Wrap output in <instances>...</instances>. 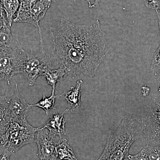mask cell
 <instances>
[{"label": "cell", "mask_w": 160, "mask_h": 160, "mask_svg": "<svg viewBox=\"0 0 160 160\" xmlns=\"http://www.w3.org/2000/svg\"><path fill=\"white\" fill-rule=\"evenodd\" d=\"M43 76L46 79V84L52 86V91H56L57 83L62 82L66 78V71L64 67L60 66L56 69H49Z\"/></svg>", "instance_id": "obj_13"}, {"label": "cell", "mask_w": 160, "mask_h": 160, "mask_svg": "<svg viewBox=\"0 0 160 160\" xmlns=\"http://www.w3.org/2000/svg\"><path fill=\"white\" fill-rule=\"evenodd\" d=\"M5 12L4 9L2 6V2L1 0H0V12Z\"/></svg>", "instance_id": "obj_26"}, {"label": "cell", "mask_w": 160, "mask_h": 160, "mask_svg": "<svg viewBox=\"0 0 160 160\" xmlns=\"http://www.w3.org/2000/svg\"><path fill=\"white\" fill-rule=\"evenodd\" d=\"M26 58L22 47L0 49V81L9 85L12 78L20 73Z\"/></svg>", "instance_id": "obj_5"}, {"label": "cell", "mask_w": 160, "mask_h": 160, "mask_svg": "<svg viewBox=\"0 0 160 160\" xmlns=\"http://www.w3.org/2000/svg\"><path fill=\"white\" fill-rule=\"evenodd\" d=\"M35 142L38 148L37 155L40 160H57L54 136L44 126L38 131Z\"/></svg>", "instance_id": "obj_9"}, {"label": "cell", "mask_w": 160, "mask_h": 160, "mask_svg": "<svg viewBox=\"0 0 160 160\" xmlns=\"http://www.w3.org/2000/svg\"><path fill=\"white\" fill-rule=\"evenodd\" d=\"M157 13L158 17V20L159 28V31L160 34V11H156Z\"/></svg>", "instance_id": "obj_25"}, {"label": "cell", "mask_w": 160, "mask_h": 160, "mask_svg": "<svg viewBox=\"0 0 160 160\" xmlns=\"http://www.w3.org/2000/svg\"><path fill=\"white\" fill-rule=\"evenodd\" d=\"M9 24L0 30V49L22 47L18 36L12 33Z\"/></svg>", "instance_id": "obj_11"}, {"label": "cell", "mask_w": 160, "mask_h": 160, "mask_svg": "<svg viewBox=\"0 0 160 160\" xmlns=\"http://www.w3.org/2000/svg\"><path fill=\"white\" fill-rule=\"evenodd\" d=\"M86 1H87L88 2V4H89V7H90L91 5V2H90V0H86Z\"/></svg>", "instance_id": "obj_27"}, {"label": "cell", "mask_w": 160, "mask_h": 160, "mask_svg": "<svg viewBox=\"0 0 160 160\" xmlns=\"http://www.w3.org/2000/svg\"><path fill=\"white\" fill-rule=\"evenodd\" d=\"M151 69L155 76L160 71V45L153 55Z\"/></svg>", "instance_id": "obj_18"}, {"label": "cell", "mask_w": 160, "mask_h": 160, "mask_svg": "<svg viewBox=\"0 0 160 160\" xmlns=\"http://www.w3.org/2000/svg\"><path fill=\"white\" fill-rule=\"evenodd\" d=\"M57 160H78L66 139H60L56 146Z\"/></svg>", "instance_id": "obj_14"}, {"label": "cell", "mask_w": 160, "mask_h": 160, "mask_svg": "<svg viewBox=\"0 0 160 160\" xmlns=\"http://www.w3.org/2000/svg\"><path fill=\"white\" fill-rule=\"evenodd\" d=\"M142 127L146 142H160V97L154 98L145 107Z\"/></svg>", "instance_id": "obj_7"}, {"label": "cell", "mask_w": 160, "mask_h": 160, "mask_svg": "<svg viewBox=\"0 0 160 160\" xmlns=\"http://www.w3.org/2000/svg\"><path fill=\"white\" fill-rule=\"evenodd\" d=\"M27 58L20 71L28 80L29 86H33L38 78L49 69L58 68L52 65L51 58L46 51L40 50L38 54L26 52Z\"/></svg>", "instance_id": "obj_6"}, {"label": "cell", "mask_w": 160, "mask_h": 160, "mask_svg": "<svg viewBox=\"0 0 160 160\" xmlns=\"http://www.w3.org/2000/svg\"><path fill=\"white\" fill-rule=\"evenodd\" d=\"M158 78V84L159 90L160 91V71L156 75Z\"/></svg>", "instance_id": "obj_24"}, {"label": "cell", "mask_w": 160, "mask_h": 160, "mask_svg": "<svg viewBox=\"0 0 160 160\" xmlns=\"http://www.w3.org/2000/svg\"><path fill=\"white\" fill-rule=\"evenodd\" d=\"M6 115L7 120L22 122L27 121L26 117L32 109L20 94L18 85H16L14 92L10 95L6 93Z\"/></svg>", "instance_id": "obj_8"}, {"label": "cell", "mask_w": 160, "mask_h": 160, "mask_svg": "<svg viewBox=\"0 0 160 160\" xmlns=\"http://www.w3.org/2000/svg\"><path fill=\"white\" fill-rule=\"evenodd\" d=\"M54 93L55 91H52L51 95L49 98L46 97V96L44 95L42 98L41 101L33 105L30 104V106L31 107L36 106L43 109L46 112V115H48L50 110L52 109H56L54 107L56 98L62 96L63 94V93L59 95H55Z\"/></svg>", "instance_id": "obj_16"}, {"label": "cell", "mask_w": 160, "mask_h": 160, "mask_svg": "<svg viewBox=\"0 0 160 160\" xmlns=\"http://www.w3.org/2000/svg\"><path fill=\"white\" fill-rule=\"evenodd\" d=\"M7 21L11 27L15 15L20 6L19 0H1Z\"/></svg>", "instance_id": "obj_15"}, {"label": "cell", "mask_w": 160, "mask_h": 160, "mask_svg": "<svg viewBox=\"0 0 160 160\" xmlns=\"http://www.w3.org/2000/svg\"><path fill=\"white\" fill-rule=\"evenodd\" d=\"M42 128L33 127L27 121L18 122L8 120L0 145H2L4 149L13 153L23 146L35 142L36 133Z\"/></svg>", "instance_id": "obj_3"}, {"label": "cell", "mask_w": 160, "mask_h": 160, "mask_svg": "<svg viewBox=\"0 0 160 160\" xmlns=\"http://www.w3.org/2000/svg\"><path fill=\"white\" fill-rule=\"evenodd\" d=\"M144 137L142 118H123L111 129L106 147L98 160H124L137 140Z\"/></svg>", "instance_id": "obj_2"}, {"label": "cell", "mask_w": 160, "mask_h": 160, "mask_svg": "<svg viewBox=\"0 0 160 160\" xmlns=\"http://www.w3.org/2000/svg\"><path fill=\"white\" fill-rule=\"evenodd\" d=\"M69 109L54 112L44 126L53 136H58L60 139H62V136L66 134L65 124L66 121L64 117V114Z\"/></svg>", "instance_id": "obj_10"}, {"label": "cell", "mask_w": 160, "mask_h": 160, "mask_svg": "<svg viewBox=\"0 0 160 160\" xmlns=\"http://www.w3.org/2000/svg\"><path fill=\"white\" fill-rule=\"evenodd\" d=\"M7 24H9L5 12H0V30Z\"/></svg>", "instance_id": "obj_21"}, {"label": "cell", "mask_w": 160, "mask_h": 160, "mask_svg": "<svg viewBox=\"0 0 160 160\" xmlns=\"http://www.w3.org/2000/svg\"><path fill=\"white\" fill-rule=\"evenodd\" d=\"M146 7L156 11H160V0H142Z\"/></svg>", "instance_id": "obj_20"}, {"label": "cell", "mask_w": 160, "mask_h": 160, "mask_svg": "<svg viewBox=\"0 0 160 160\" xmlns=\"http://www.w3.org/2000/svg\"><path fill=\"white\" fill-rule=\"evenodd\" d=\"M53 58L64 67L66 78L80 75L94 77L106 57L107 43L98 20L80 25L62 18L49 28Z\"/></svg>", "instance_id": "obj_1"}, {"label": "cell", "mask_w": 160, "mask_h": 160, "mask_svg": "<svg viewBox=\"0 0 160 160\" xmlns=\"http://www.w3.org/2000/svg\"><path fill=\"white\" fill-rule=\"evenodd\" d=\"M82 83V80H78L76 86L72 87L70 90L65 93V99L71 107L69 110L72 112H77L79 110L81 104V86Z\"/></svg>", "instance_id": "obj_12"}, {"label": "cell", "mask_w": 160, "mask_h": 160, "mask_svg": "<svg viewBox=\"0 0 160 160\" xmlns=\"http://www.w3.org/2000/svg\"><path fill=\"white\" fill-rule=\"evenodd\" d=\"M50 1H51L52 3H55L56 2L58 1H60V0H50Z\"/></svg>", "instance_id": "obj_28"}, {"label": "cell", "mask_w": 160, "mask_h": 160, "mask_svg": "<svg viewBox=\"0 0 160 160\" xmlns=\"http://www.w3.org/2000/svg\"><path fill=\"white\" fill-rule=\"evenodd\" d=\"M6 95H0V144L2 136L5 132L7 121L6 115Z\"/></svg>", "instance_id": "obj_17"}, {"label": "cell", "mask_w": 160, "mask_h": 160, "mask_svg": "<svg viewBox=\"0 0 160 160\" xmlns=\"http://www.w3.org/2000/svg\"><path fill=\"white\" fill-rule=\"evenodd\" d=\"M12 152L8 151L7 149H4V152L0 155V160H10V157Z\"/></svg>", "instance_id": "obj_22"}, {"label": "cell", "mask_w": 160, "mask_h": 160, "mask_svg": "<svg viewBox=\"0 0 160 160\" xmlns=\"http://www.w3.org/2000/svg\"><path fill=\"white\" fill-rule=\"evenodd\" d=\"M101 0H94V3L91 4V6L89 7V8H96L99 6L100 2Z\"/></svg>", "instance_id": "obj_23"}, {"label": "cell", "mask_w": 160, "mask_h": 160, "mask_svg": "<svg viewBox=\"0 0 160 160\" xmlns=\"http://www.w3.org/2000/svg\"><path fill=\"white\" fill-rule=\"evenodd\" d=\"M20 6L13 22L29 23L38 28L41 49L45 50L40 22L45 17L52 4L50 0H19Z\"/></svg>", "instance_id": "obj_4"}, {"label": "cell", "mask_w": 160, "mask_h": 160, "mask_svg": "<svg viewBox=\"0 0 160 160\" xmlns=\"http://www.w3.org/2000/svg\"><path fill=\"white\" fill-rule=\"evenodd\" d=\"M127 158L129 160H150L145 147L137 154H129Z\"/></svg>", "instance_id": "obj_19"}]
</instances>
